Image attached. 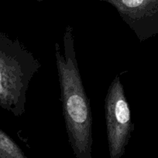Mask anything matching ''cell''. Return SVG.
<instances>
[{"label": "cell", "mask_w": 158, "mask_h": 158, "mask_svg": "<svg viewBox=\"0 0 158 158\" xmlns=\"http://www.w3.org/2000/svg\"><path fill=\"white\" fill-rule=\"evenodd\" d=\"M40 67L18 40L0 32V107L15 117L23 116L29 83Z\"/></svg>", "instance_id": "2"}, {"label": "cell", "mask_w": 158, "mask_h": 158, "mask_svg": "<svg viewBox=\"0 0 158 158\" xmlns=\"http://www.w3.org/2000/svg\"><path fill=\"white\" fill-rule=\"evenodd\" d=\"M112 6L140 42L158 35V0H99Z\"/></svg>", "instance_id": "4"}, {"label": "cell", "mask_w": 158, "mask_h": 158, "mask_svg": "<svg viewBox=\"0 0 158 158\" xmlns=\"http://www.w3.org/2000/svg\"><path fill=\"white\" fill-rule=\"evenodd\" d=\"M35 1H37V2H43V0H35Z\"/></svg>", "instance_id": "6"}, {"label": "cell", "mask_w": 158, "mask_h": 158, "mask_svg": "<svg viewBox=\"0 0 158 158\" xmlns=\"http://www.w3.org/2000/svg\"><path fill=\"white\" fill-rule=\"evenodd\" d=\"M63 44L64 53L58 43L54 49L68 141L75 158H91L92 114L76 58L74 29L70 25L64 29Z\"/></svg>", "instance_id": "1"}, {"label": "cell", "mask_w": 158, "mask_h": 158, "mask_svg": "<svg viewBox=\"0 0 158 158\" xmlns=\"http://www.w3.org/2000/svg\"><path fill=\"white\" fill-rule=\"evenodd\" d=\"M0 158H28L16 143L0 128Z\"/></svg>", "instance_id": "5"}, {"label": "cell", "mask_w": 158, "mask_h": 158, "mask_svg": "<svg viewBox=\"0 0 158 158\" xmlns=\"http://www.w3.org/2000/svg\"><path fill=\"white\" fill-rule=\"evenodd\" d=\"M105 117L110 158H121L131 137L134 125L120 77L108 86L105 99Z\"/></svg>", "instance_id": "3"}]
</instances>
